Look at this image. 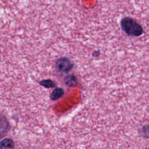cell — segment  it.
Instances as JSON below:
<instances>
[{
  "label": "cell",
  "mask_w": 149,
  "mask_h": 149,
  "mask_svg": "<svg viewBox=\"0 0 149 149\" xmlns=\"http://www.w3.org/2000/svg\"><path fill=\"white\" fill-rule=\"evenodd\" d=\"M65 93L64 90L61 87H56L51 92L50 94V99L52 101H55L62 97Z\"/></svg>",
  "instance_id": "obj_4"
},
{
  "label": "cell",
  "mask_w": 149,
  "mask_h": 149,
  "mask_svg": "<svg viewBox=\"0 0 149 149\" xmlns=\"http://www.w3.org/2000/svg\"><path fill=\"white\" fill-rule=\"evenodd\" d=\"M73 62L68 57L63 56L58 58L55 62L56 71L60 74H67L73 69Z\"/></svg>",
  "instance_id": "obj_2"
},
{
  "label": "cell",
  "mask_w": 149,
  "mask_h": 149,
  "mask_svg": "<svg viewBox=\"0 0 149 149\" xmlns=\"http://www.w3.org/2000/svg\"><path fill=\"white\" fill-rule=\"evenodd\" d=\"M100 50H95L93 51V52L92 53V55L94 57H98L100 55Z\"/></svg>",
  "instance_id": "obj_7"
},
{
  "label": "cell",
  "mask_w": 149,
  "mask_h": 149,
  "mask_svg": "<svg viewBox=\"0 0 149 149\" xmlns=\"http://www.w3.org/2000/svg\"><path fill=\"white\" fill-rule=\"evenodd\" d=\"M40 85L47 88H55L56 87V83L51 79H44L40 81Z\"/></svg>",
  "instance_id": "obj_6"
},
{
  "label": "cell",
  "mask_w": 149,
  "mask_h": 149,
  "mask_svg": "<svg viewBox=\"0 0 149 149\" xmlns=\"http://www.w3.org/2000/svg\"><path fill=\"white\" fill-rule=\"evenodd\" d=\"M1 148H13L14 147L13 141L9 138H5L1 140Z\"/></svg>",
  "instance_id": "obj_5"
},
{
  "label": "cell",
  "mask_w": 149,
  "mask_h": 149,
  "mask_svg": "<svg viewBox=\"0 0 149 149\" xmlns=\"http://www.w3.org/2000/svg\"><path fill=\"white\" fill-rule=\"evenodd\" d=\"M120 26L122 30L128 36L139 37L143 34L142 26L136 20L130 17H125L120 20Z\"/></svg>",
  "instance_id": "obj_1"
},
{
  "label": "cell",
  "mask_w": 149,
  "mask_h": 149,
  "mask_svg": "<svg viewBox=\"0 0 149 149\" xmlns=\"http://www.w3.org/2000/svg\"><path fill=\"white\" fill-rule=\"evenodd\" d=\"M63 81L65 84L69 87H74L78 84V79L74 74H70L66 76L65 77Z\"/></svg>",
  "instance_id": "obj_3"
}]
</instances>
